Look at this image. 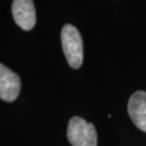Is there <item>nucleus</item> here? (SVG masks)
<instances>
[{"mask_svg": "<svg viewBox=\"0 0 146 146\" xmlns=\"http://www.w3.org/2000/svg\"><path fill=\"white\" fill-rule=\"evenodd\" d=\"M12 16L18 26L24 30L32 29L36 24V11L32 0H13Z\"/></svg>", "mask_w": 146, "mask_h": 146, "instance_id": "3", "label": "nucleus"}, {"mask_svg": "<svg viewBox=\"0 0 146 146\" xmlns=\"http://www.w3.org/2000/svg\"><path fill=\"white\" fill-rule=\"evenodd\" d=\"M61 44L68 64L78 69L83 62V42L76 27L67 24L61 29Z\"/></svg>", "mask_w": 146, "mask_h": 146, "instance_id": "1", "label": "nucleus"}, {"mask_svg": "<svg viewBox=\"0 0 146 146\" xmlns=\"http://www.w3.org/2000/svg\"><path fill=\"white\" fill-rule=\"evenodd\" d=\"M129 116L135 125L141 131L146 132V92L139 91L134 92L128 102Z\"/></svg>", "mask_w": 146, "mask_h": 146, "instance_id": "5", "label": "nucleus"}, {"mask_svg": "<svg viewBox=\"0 0 146 146\" xmlns=\"http://www.w3.org/2000/svg\"><path fill=\"white\" fill-rule=\"evenodd\" d=\"M21 89V80L18 74L0 63V98L12 102L18 97Z\"/></svg>", "mask_w": 146, "mask_h": 146, "instance_id": "4", "label": "nucleus"}, {"mask_svg": "<svg viewBox=\"0 0 146 146\" xmlns=\"http://www.w3.org/2000/svg\"><path fill=\"white\" fill-rule=\"evenodd\" d=\"M67 138L73 146H97L94 125L78 116L72 118L68 123Z\"/></svg>", "mask_w": 146, "mask_h": 146, "instance_id": "2", "label": "nucleus"}]
</instances>
